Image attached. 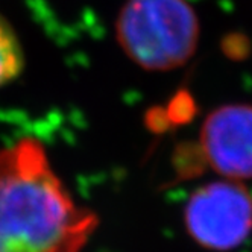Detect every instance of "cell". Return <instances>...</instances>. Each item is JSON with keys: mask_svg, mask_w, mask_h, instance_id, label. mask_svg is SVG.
<instances>
[{"mask_svg": "<svg viewBox=\"0 0 252 252\" xmlns=\"http://www.w3.org/2000/svg\"><path fill=\"white\" fill-rule=\"evenodd\" d=\"M197 38L199 23L186 0H128L117 20L122 49L149 70L184 64Z\"/></svg>", "mask_w": 252, "mask_h": 252, "instance_id": "7a4b0ae2", "label": "cell"}, {"mask_svg": "<svg viewBox=\"0 0 252 252\" xmlns=\"http://www.w3.org/2000/svg\"><path fill=\"white\" fill-rule=\"evenodd\" d=\"M191 237L211 249L240 245L252 228V199L243 186L211 183L191 194L186 208Z\"/></svg>", "mask_w": 252, "mask_h": 252, "instance_id": "3957f363", "label": "cell"}, {"mask_svg": "<svg viewBox=\"0 0 252 252\" xmlns=\"http://www.w3.org/2000/svg\"><path fill=\"white\" fill-rule=\"evenodd\" d=\"M23 68V52L11 26L0 17V87L11 82Z\"/></svg>", "mask_w": 252, "mask_h": 252, "instance_id": "5b68a950", "label": "cell"}, {"mask_svg": "<svg viewBox=\"0 0 252 252\" xmlns=\"http://www.w3.org/2000/svg\"><path fill=\"white\" fill-rule=\"evenodd\" d=\"M53 173L40 141L0 152V252H81L96 229Z\"/></svg>", "mask_w": 252, "mask_h": 252, "instance_id": "6da1fadb", "label": "cell"}, {"mask_svg": "<svg viewBox=\"0 0 252 252\" xmlns=\"http://www.w3.org/2000/svg\"><path fill=\"white\" fill-rule=\"evenodd\" d=\"M201 135L214 170L232 179L252 176V106L219 108L205 120Z\"/></svg>", "mask_w": 252, "mask_h": 252, "instance_id": "277c9868", "label": "cell"}]
</instances>
